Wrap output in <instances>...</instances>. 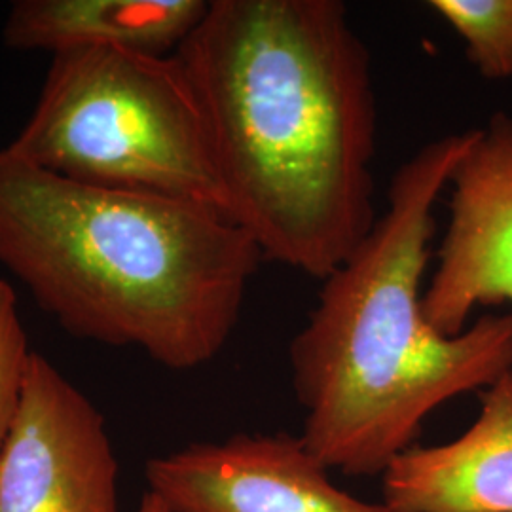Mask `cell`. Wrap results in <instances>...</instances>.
<instances>
[{
  "mask_svg": "<svg viewBox=\"0 0 512 512\" xmlns=\"http://www.w3.org/2000/svg\"><path fill=\"white\" fill-rule=\"evenodd\" d=\"M31 353L18 296L8 281L0 279V456L18 416Z\"/></svg>",
  "mask_w": 512,
  "mask_h": 512,
  "instance_id": "8fae6325",
  "label": "cell"
},
{
  "mask_svg": "<svg viewBox=\"0 0 512 512\" xmlns=\"http://www.w3.org/2000/svg\"><path fill=\"white\" fill-rule=\"evenodd\" d=\"M262 262L211 205L74 183L0 148V266L71 336L207 365Z\"/></svg>",
  "mask_w": 512,
  "mask_h": 512,
  "instance_id": "3957f363",
  "label": "cell"
},
{
  "mask_svg": "<svg viewBox=\"0 0 512 512\" xmlns=\"http://www.w3.org/2000/svg\"><path fill=\"white\" fill-rule=\"evenodd\" d=\"M380 478L393 512H512V370L480 391L463 435L412 446Z\"/></svg>",
  "mask_w": 512,
  "mask_h": 512,
  "instance_id": "ba28073f",
  "label": "cell"
},
{
  "mask_svg": "<svg viewBox=\"0 0 512 512\" xmlns=\"http://www.w3.org/2000/svg\"><path fill=\"white\" fill-rule=\"evenodd\" d=\"M116 482L103 414L33 351L0 456V512H118Z\"/></svg>",
  "mask_w": 512,
  "mask_h": 512,
  "instance_id": "5b68a950",
  "label": "cell"
},
{
  "mask_svg": "<svg viewBox=\"0 0 512 512\" xmlns=\"http://www.w3.org/2000/svg\"><path fill=\"white\" fill-rule=\"evenodd\" d=\"M224 213L264 262L323 281L368 236L376 93L340 0H211L177 52Z\"/></svg>",
  "mask_w": 512,
  "mask_h": 512,
  "instance_id": "6da1fadb",
  "label": "cell"
},
{
  "mask_svg": "<svg viewBox=\"0 0 512 512\" xmlns=\"http://www.w3.org/2000/svg\"><path fill=\"white\" fill-rule=\"evenodd\" d=\"M137 512H169V509L165 507L164 501L158 495L147 492L145 497L141 499V505H139V511Z\"/></svg>",
  "mask_w": 512,
  "mask_h": 512,
  "instance_id": "7c38bea8",
  "label": "cell"
},
{
  "mask_svg": "<svg viewBox=\"0 0 512 512\" xmlns=\"http://www.w3.org/2000/svg\"><path fill=\"white\" fill-rule=\"evenodd\" d=\"M145 475L169 512H393L340 490L289 433L188 444L150 459Z\"/></svg>",
  "mask_w": 512,
  "mask_h": 512,
  "instance_id": "52a82bcc",
  "label": "cell"
},
{
  "mask_svg": "<svg viewBox=\"0 0 512 512\" xmlns=\"http://www.w3.org/2000/svg\"><path fill=\"white\" fill-rule=\"evenodd\" d=\"M475 129L435 139L393 173L385 211L321 283L289 346L300 440L329 471L382 476L418 444L425 420L512 370V311L456 336L421 308L435 205Z\"/></svg>",
  "mask_w": 512,
  "mask_h": 512,
  "instance_id": "7a4b0ae2",
  "label": "cell"
},
{
  "mask_svg": "<svg viewBox=\"0 0 512 512\" xmlns=\"http://www.w3.org/2000/svg\"><path fill=\"white\" fill-rule=\"evenodd\" d=\"M450 220L421 296L435 329L456 336L476 308L512 304V116L476 128L450 177Z\"/></svg>",
  "mask_w": 512,
  "mask_h": 512,
  "instance_id": "8992f818",
  "label": "cell"
},
{
  "mask_svg": "<svg viewBox=\"0 0 512 512\" xmlns=\"http://www.w3.org/2000/svg\"><path fill=\"white\" fill-rule=\"evenodd\" d=\"M4 150L74 183L164 194L226 215L202 109L177 54L52 55L35 109Z\"/></svg>",
  "mask_w": 512,
  "mask_h": 512,
  "instance_id": "277c9868",
  "label": "cell"
},
{
  "mask_svg": "<svg viewBox=\"0 0 512 512\" xmlns=\"http://www.w3.org/2000/svg\"><path fill=\"white\" fill-rule=\"evenodd\" d=\"M465 42L469 61L486 80L512 76V0H431Z\"/></svg>",
  "mask_w": 512,
  "mask_h": 512,
  "instance_id": "30bf717a",
  "label": "cell"
},
{
  "mask_svg": "<svg viewBox=\"0 0 512 512\" xmlns=\"http://www.w3.org/2000/svg\"><path fill=\"white\" fill-rule=\"evenodd\" d=\"M207 0H18L2 40L19 52L118 48L167 57L202 23Z\"/></svg>",
  "mask_w": 512,
  "mask_h": 512,
  "instance_id": "9c48e42d",
  "label": "cell"
}]
</instances>
